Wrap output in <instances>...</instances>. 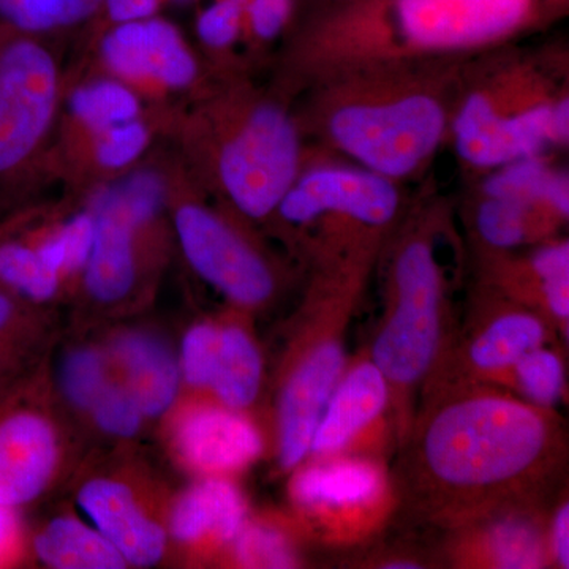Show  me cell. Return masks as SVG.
<instances>
[{"mask_svg":"<svg viewBox=\"0 0 569 569\" xmlns=\"http://www.w3.org/2000/svg\"><path fill=\"white\" fill-rule=\"evenodd\" d=\"M408 204L402 183L320 149L272 217L290 228L318 271L377 266Z\"/></svg>","mask_w":569,"mask_h":569,"instance_id":"8992f818","label":"cell"},{"mask_svg":"<svg viewBox=\"0 0 569 569\" xmlns=\"http://www.w3.org/2000/svg\"><path fill=\"white\" fill-rule=\"evenodd\" d=\"M508 381L519 389L522 399L552 410L567 385L563 359L548 346L535 348L516 362Z\"/></svg>","mask_w":569,"mask_h":569,"instance_id":"f1b7e54d","label":"cell"},{"mask_svg":"<svg viewBox=\"0 0 569 569\" xmlns=\"http://www.w3.org/2000/svg\"><path fill=\"white\" fill-rule=\"evenodd\" d=\"M553 329L556 326L539 310L477 280L458 346L445 351L427 385L436 381L500 383L523 355L548 346Z\"/></svg>","mask_w":569,"mask_h":569,"instance_id":"30bf717a","label":"cell"},{"mask_svg":"<svg viewBox=\"0 0 569 569\" xmlns=\"http://www.w3.org/2000/svg\"><path fill=\"white\" fill-rule=\"evenodd\" d=\"M212 118V173L220 192L247 219L274 216L320 151L307 138L293 99L233 88L216 104Z\"/></svg>","mask_w":569,"mask_h":569,"instance_id":"52a82bcc","label":"cell"},{"mask_svg":"<svg viewBox=\"0 0 569 569\" xmlns=\"http://www.w3.org/2000/svg\"><path fill=\"white\" fill-rule=\"evenodd\" d=\"M478 280L533 307L565 336L569 323V242L563 236L507 253H473Z\"/></svg>","mask_w":569,"mask_h":569,"instance_id":"7c38bea8","label":"cell"},{"mask_svg":"<svg viewBox=\"0 0 569 569\" xmlns=\"http://www.w3.org/2000/svg\"><path fill=\"white\" fill-rule=\"evenodd\" d=\"M468 560L501 569L542 568L550 560L548 531L537 509H511L466 526ZM473 563V565H475Z\"/></svg>","mask_w":569,"mask_h":569,"instance_id":"44dd1931","label":"cell"},{"mask_svg":"<svg viewBox=\"0 0 569 569\" xmlns=\"http://www.w3.org/2000/svg\"><path fill=\"white\" fill-rule=\"evenodd\" d=\"M59 241L66 257L63 269L74 271L88 263L93 242V217L92 213H80L73 217L66 227L59 231Z\"/></svg>","mask_w":569,"mask_h":569,"instance_id":"74e56055","label":"cell"},{"mask_svg":"<svg viewBox=\"0 0 569 569\" xmlns=\"http://www.w3.org/2000/svg\"><path fill=\"white\" fill-rule=\"evenodd\" d=\"M387 488V475L373 460L336 456L299 470L291 496L299 507L313 511H355L373 508Z\"/></svg>","mask_w":569,"mask_h":569,"instance_id":"ac0fdd59","label":"cell"},{"mask_svg":"<svg viewBox=\"0 0 569 569\" xmlns=\"http://www.w3.org/2000/svg\"><path fill=\"white\" fill-rule=\"evenodd\" d=\"M178 443L187 462L211 473L238 470L263 449L252 422L233 408H201L187 415L179 426Z\"/></svg>","mask_w":569,"mask_h":569,"instance_id":"d6986e66","label":"cell"},{"mask_svg":"<svg viewBox=\"0 0 569 569\" xmlns=\"http://www.w3.org/2000/svg\"><path fill=\"white\" fill-rule=\"evenodd\" d=\"M370 272H312V328L280 397V463L293 470L309 456L310 441L329 397L347 369L346 335Z\"/></svg>","mask_w":569,"mask_h":569,"instance_id":"ba28073f","label":"cell"},{"mask_svg":"<svg viewBox=\"0 0 569 569\" xmlns=\"http://www.w3.org/2000/svg\"><path fill=\"white\" fill-rule=\"evenodd\" d=\"M261 385V356L244 329L220 331L219 356L212 388L228 408L241 410L257 399Z\"/></svg>","mask_w":569,"mask_h":569,"instance_id":"d4e9b609","label":"cell"},{"mask_svg":"<svg viewBox=\"0 0 569 569\" xmlns=\"http://www.w3.org/2000/svg\"><path fill=\"white\" fill-rule=\"evenodd\" d=\"M568 144L567 43L522 41L467 63L448 146L468 179Z\"/></svg>","mask_w":569,"mask_h":569,"instance_id":"5b68a950","label":"cell"},{"mask_svg":"<svg viewBox=\"0 0 569 569\" xmlns=\"http://www.w3.org/2000/svg\"><path fill=\"white\" fill-rule=\"evenodd\" d=\"M112 190L134 227L151 220L163 204V181L151 171L130 176Z\"/></svg>","mask_w":569,"mask_h":569,"instance_id":"d590c367","label":"cell"},{"mask_svg":"<svg viewBox=\"0 0 569 569\" xmlns=\"http://www.w3.org/2000/svg\"><path fill=\"white\" fill-rule=\"evenodd\" d=\"M565 216L546 203L515 200L468 189L462 220L473 253H507L560 236Z\"/></svg>","mask_w":569,"mask_h":569,"instance_id":"5bb4252c","label":"cell"},{"mask_svg":"<svg viewBox=\"0 0 569 569\" xmlns=\"http://www.w3.org/2000/svg\"><path fill=\"white\" fill-rule=\"evenodd\" d=\"M455 238V206L422 190L408 204L378 260L383 313L369 358L387 378L399 445L449 346V269L445 247Z\"/></svg>","mask_w":569,"mask_h":569,"instance_id":"277c9868","label":"cell"},{"mask_svg":"<svg viewBox=\"0 0 569 569\" xmlns=\"http://www.w3.org/2000/svg\"><path fill=\"white\" fill-rule=\"evenodd\" d=\"M299 0H247L244 32L257 43H271L293 24Z\"/></svg>","mask_w":569,"mask_h":569,"instance_id":"e575fe53","label":"cell"},{"mask_svg":"<svg viewBox=\"0 0 569 569\" xmlns=\"http://www.w3.org/2000/svg\"><path fill=\"white\" fill-rule=\"evenodd\" d=\"M116 351L142 413H163L173 403L179 383L178 366L168 348L153 337L129 335L118 340Z\"/></svg>","mask_w":569,"mask_h":569,"instance_id":"603a6c76","label":"cell"},{"mask_svg":"<svg viewBox=\"0 0 569 569\" xmlns=\"http://www.w3.org/2000/svg\"><path fill=\"white\" fill-rule=\"evenodd\" d=\"M149 144V130L140 118L93 133V156L100 167L121 170L132 164Z\"/></svg>","mask_w":569,"mask_h":569,"instance_id":"4dcf8cb0","label":"cell"},{"mask_svg":"<svg viewBox=\"0 0 569 569\" xmlns=\"http://www.w3.org/2000/svg\"><path fill=\"white\" fill-rule=\"evenodd\" d=\"M56 463L50 422L28 410L0 415V507L17 509L40 496Z\"/></svg>","mask_w":569,"mask_h":569,"instance_id":"2e32d148","label":"cell"},{"mask_svg":"<svg viewBox=\"0 0 569 569\" xmlns=\"http://www.w3.org/2000/svg\"><path fill=\"white\" fill-rule=\"evenodd\" d=\"M468 62L339 71L302 89L296 111L321 151L407 186L425 178L448 148Z\"/></svg>","mask_w":569,"mask_h":569,"instance_id":"3957f363","label":"cell"},{"mask_svg":"<svg viewBox=\"0 0 569 569\" xmlns=\"http://www.w3.org/2000/svg\"><path fill=\"white\" fill-rule=\"evenodd\" d=\"M78 501L127 563L151 567L162 559L164 531L142 515L132 492L121 482L96 479L82 488Z\"/></svg>","mask_w":569,"mask_h":569,"instance_id":"e0dca14e","label":"cell"},{"mask_svg":"<svg viewBox=\"0 0 569 569\" xmlns=\"http://www.w3.org/2000/svg\"><path fill=\"white\" fill-rule=\"evenodd\" d=\"M102 59L118 77L186 89L198 78V63L171 22L151 17L114 24L100 43Z\"/></svg>","mask_w":569,"mask_h":569,"instance_id":"4fadbf2b","label":"cell"},{"mask_svg":"<svg viewBox=\"0 0 569 569\" xmlns=\"http://www.w3.org/2000/svg\"><path fill=\"white\" fill-rule=\"evenodd\" d=\"M236 541V557L247 568H293L295 549L280 531L264 526L242 527Z\"/></svg>","mask_w":569,"mask_h":569,"instance_id":"f546056e","label":"cell"},{"mask_svg":"<svg viewBox=\"0 0 569 569\" xmlns=\"http://www.w3.org/2000/svg\"><path fill=\"white\" fill-rule=\"evenodd\" d=\"M93 242L86 263V283L93 298L118 301L129 293L134 279L132 230L112 187L93 201Z\"/></svg>","mask_w":569,"mask_h":569,"instance_id":"ffe728a7","label":"cell"},{"mask_svg":"<svg viewBox=\"0 0 569 569\" xmlns=\"http://www.w3.org/2000/svg\"><path fill=\"white\" fill-rule=\"evenodd\" d=\"M17 533V518L13 509L0 507V556L9 549Z\"/></svg>","mask_w":569,"mask_h":569,"instance_id":"60d3db41","label":"cell"},{"mask_svg":"<svg viewBox=\"0 0 569 569\" xmlns=\"http://www.w3.org/2000/svg\"><path fill=\"white\" fill-rule=\"evenodd\" d=\"M37 556L61 569H121L119 550L100 533L74 519H56L36 538Z\"/></svg>","mask_w":569,"mask_h":569,"instance_id":"cb8c5ba5","label":"cell"},{"mask_svg":"<svg viewBox=\"0 0 569 569\" xmlns=\"http://www.w3.org/2000/svg\"><path fill=\"white\" fill-rule=\"evenodd\" d=\"M176 2L186 3V2H190V0H176Z\"/></svg>","mask_w":569,"mask_h":569,"instance_id":"7bdbcfd3","label":"cell"},{"mask_svg":"<svg viewBox=\"0 0 569 569\" xmlns=\"http://www.w3.org/2000/svg\"><path fill=\"white\" fill-rule=\"evenodd\" d=\"M176 230L194 271L231 301L260 306L274 295L271 266L216 212L200 204L182 206L176 212Z\"/></svg>","mask_w":569,"mask_h":569,"instance_id":"8fae6325","label":"cell"},{"mask_svg":"<svg viewBox=\"0 0 569 569\" xmlns=\"http://www.w3.org/2000/svg\"><path fill=\"white\" fill-rule=\"evenodd\" d=\"M14 313H17V301L13 293L0 287V326L6 325Z\"/></svg>","mask_w":569,"mask_h":569,"instance_id":"b9f144b4","label":"cell"},{"mask_svg":"<svg viewBox=\"0 0 569 569\" xmlns=\"http://www.w3.org/2000/svg\"><path fill=\"white\" fill-rule=\"evenodd\" d=\"M422 397L396 473L415 518L459 530L498 512L538 509L559 485L567 433L550 408L478 381H436Z\"/></svg>","mask_w":569,"mask_h":569,"instance_id":"6da1fadb","label":"cell"},{"mask_svg":"<svg viewBox=\"0 0 569 569\" xmlns=\"http://www.w3.org/2000/svg\"><path fill=\"white\" fill-rule=\"evenodd\" d=\"M244 526V500L239 490L223 479H208L183 493L171 519L174 537L189 542L206 535L234 541Z\"/></svg>","mask_w":569,"mask_h":569,"instance_id":"7402d4cb","label":"cell"},{"mask_svg":"<svg viewBox=\"0 0 569 569\" xmlns=\"http://www.w3.org/2000/svg\"><path fill=\"white\" fill-rule=\"evenodd\" d=\"M102 3L103 0H0V24L39 36L88 21L99 13Z\"/></svg>","mask_w":569,"mask_h":569,"instance_id":"484cf974","label":"cell"},{"mask_svg":"<svg viewBox=\"0 0 569 569\" xmlns=\"http://www.w3.org/2000/svg\"><path fill=\"white\" fill-rule=\"evenodd\" d=\"M569 0H299L283 56L295 100L339 71L471 61L567 20Z\"/></svg>","mask_w":569,"mask_h":569,"instance_id":"7a4b0ae2","label":"cell"},{"mask_svg":"<svg viewBox=\"0 0 569 569\" xmlns=\"http://www.w3.org/2000/svg\"><path fill=\"white\" fill-rule=\"evenodd\" d=\"M197 32L211 50H230L244 33V3L239 0H216L198 17Z\"/></svg>","mask_w":569,"mask_h":569,"instance_id":"1f68e13d","label":"cell"},{"mask_svg":"<svg viewBox=\"0 0 569 569\" xmlns=\"http://www.w3.org/2000/svg\"><path fill=\"white\" fill-rule=\"evenodd\" d=\"M93 408L100 427L114 436H133L140 427L141 408L127 389L104 387L93 402Z\"/></svg>","mask_w":569,"mask_h":569,"instance_id":"8d00e7d4","label":"cell"},{"mask_svg":"<svg viewBox=\"0 0 569 569\" xmlns=\"http://www.w3.org/2000/svg\"><path fill=\"white\" fill-rule=\"evenodd\" d=\"M162 0H103L102 9L112 24L156 17Z\"/></svg>","mask_w":569,"mask_h":569,"instance_id":"f35d334b","label":"cell"},{"mask_svg":"<svg viewBox=\"0 0 569 569\" xmlns=\"http://www.w3.org/2000/svg\"><path fill=\"white\" fill-rule=\"evenodd\" d=\"M239 2H241V3H246V2H247V0H239Z\"/></svg>","mask_w":569,"mask_h":569,"instance_id":"ee69618b","label":"cell"},{"mask_svg":"<svg viewBox=\"0 0 569 569\" xmlns=\"http://www.w3.org/2000/svg\"><path fill=\"white\" fill-rule=\"evenodd\" d=\"M58 67L36 36L0 24V211L17 197L54 118Z\"/></svg>","mask_w":569,"mask_h":569,"instance_id":"9c48e42d","label":"cell"},{"mask_svg":"<svg viewBox=\"0 0 569 569\" xmlns=\"http://www.w3.org/2000/svg\"><path fill=\"white\" fill-rule=\"evenodd\" d=\"M78 121L92 133L140 118L141 103L137 93L121 81L99 80L81 86L70 99Z\"/></svg>","mask_w":569,"mask_h":569,"instance_id":"4316f807","label":"cell"},{"mask_svg":"<svg viewBox=\"0 0 569 569\" xmlns=\"http://www.w3.org/2000/svg\"><path fill=\"white\" fill-rule=\"evenodd\" d=\"M63 391L78 407H92L104 388L103 361L96 351H77L62 372Z\"/></svg>","mask_w":569,"mask_h":569,"instance_id":"836d02e7","label":"cell"},{"mask_svg":"<svg viewBox=\"0 0 569 569\" xmlns=\"http://www.w3.org/2000/svg\"><path fill=\"white\" fill-rule=\"evenodd\" d=\"M389 408L387 378L372 359L346 369L318 421L309 455L316 459L342 456Z\"/></svg>","mask_w":569,"mask_h":569,"instance_id":"9a60e30c","label":"cell"},{"mask_svg":"<svg viewBox=\"0 0 569 569\" xmlns=\"http://www.w3.org/2000/svg\"><path fill=\"white\" fill-rule=\"evenodd\" d=\"M550 556L560 568H569V505L560 503L548 530Z\"/></svg>","mask_w":569,"mask_h":569,"instance_id":"ab89813d","label":"cell"},{"mask_svg":"<svg viewBox=\"0 0 569 569\" xmlns=\"http://www.w3.org/2000/svg\"><path fill=\"white\" fill-rule=\"evenodd\" d=\"M219 343L220 331L211 325L194 326L183 339V376L193 387H212Z\"/></svg>","mask_w":569,"mask_h":569,"instance_id":"d6a6232c","label":"cell"},{"mask_svg":"<svg viewBox=\"0 0 569 569\" xmlns=\"http://www.w3.org/2000/svg\"><path fill=\"white\" fill-rule=\"evenodd\" d=\"M58 277L43 263L36 247L17 239H0V287L10 293L47 301L58 288Z\"/></svg>","mask_w":569,"mask_h":569,"instance_id":"83f0119b","label":"cell"}]
</instances>
